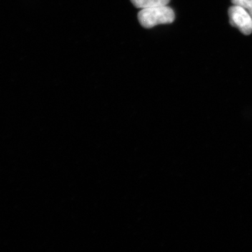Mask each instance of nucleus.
Wrapping results in <instances>:
<instances>
[{
    "mask_svg": "<svg viewBox=\"0 0 252 252\" xmlns=\"http://www.w3.org/2000/svg\"><path fill=\"white\" fill-rule=\"evenodd\" d=\"M175 19V12L167 6L142 9L138 13L139 22L145 28H152L160 24H170Z\"/></svg>",
    "mask_w": 252,
    "mask_h": 252,
    "instance_id": "1",
    "label": "nucleus"
},
{
    "mask_svg": "<svg viewBox=\"0 0 252 252\" xmlns=\"http://www.w3.org/2000/svg\"><path fill=\"white\" fill-rule=\"evenodd\" d=\"M230 23L245 35L252 33V17L245 8L233 5L228 9Z\"/></svg>",
    "mask_w": 252,
    "mask_h": 252,
    "instance_id": "2",
    "label": "nucleus"
},
{
    "mask_svg": "<svg viewBox=\"0 0 252 252\" xmlns=\"http://www.w3.org/2000/svg\"><path fill=\"white\" fill-rule=\"evenodd\" d=\"M132 4L139 9L156 7V6H167L170 0H130Z\"/></svg>",
    "mask_w": 252,
    "mask_h": 252,
    "instance_id": "3",
    "label": "nucleus"
},
{
    "mask_svg": "<svg viewBox=\"0 0 252 252\" xmlns=\"http://www.w3.org/2000/svg\"><path fill=\"white\" fill-rule=\"evenodd\" d=\"M231 2L245 8L252 17V0H231Z\"/></svg>",
    "mask_w": 252,
    "mask_h": 252,
    "instance_id": "4",
    "label": "nucleus"
}]
</instances>
